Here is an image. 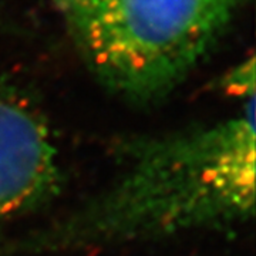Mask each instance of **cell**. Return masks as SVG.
<instances>
[{
    "label": "cell",
    "mask_w": 256,
    "mask_h": 256,
    "mask_svg": "<svg viewBox=\"0 0 256 256\" xmlns=\"http://www.w3.org/2000/svg\"><path fill=\"white\" fill-rule=\"evenodd\" d=\"M255 210V96L228 118L142 142L116 181L56 234L120 242L244 222Z\"/></svg>",
    "instance_id": "obj_1"
},
{
    "label": "cell",
    "mask_w": 256,
    "mask_h": 256,
    "mask_svg": "<svg viewBox=\"0 0 256 256\" xmlns=\"http://www.w3.org/2000/svg\"><path fill=\"white\" fill-rule=\"evenodd\" d=\"M58 182V151L47 122L0 87V225L50 200Z\"/></svg>",
    "instance_id": "obj_3"
},
{
    "label": "cell",
    "mask_w": 256,
    "mask_h": 256,
    "mask_svg": "<svg viewBox=\"0 0 256 256\" xmlns=\"http://www.w3.org/2000/svg\"><path fill=\"white\" fill-rule=\"evenodd\" d=\"M230 94L248 98L255 96V58L250 56L244 63L234 67L222 82Z\"/></svg>",
    "instance_id": "obj_4"
},
{
    "label": "cell",
    "mask_w": 256,
    "mask_h": 256,
    "mask_svg": "<svg viewBox=\"0 0 256 256\" xmlns=\"http://www.w3.org/2000/svg\"><path fill=\"white\" fill-rule=\"evenodd\" d=\"M242 0H53L87 66L122 97L175 88L228 28Z\"/></svg>",
    "instance_id": "obj_2"
}]
</instances>
